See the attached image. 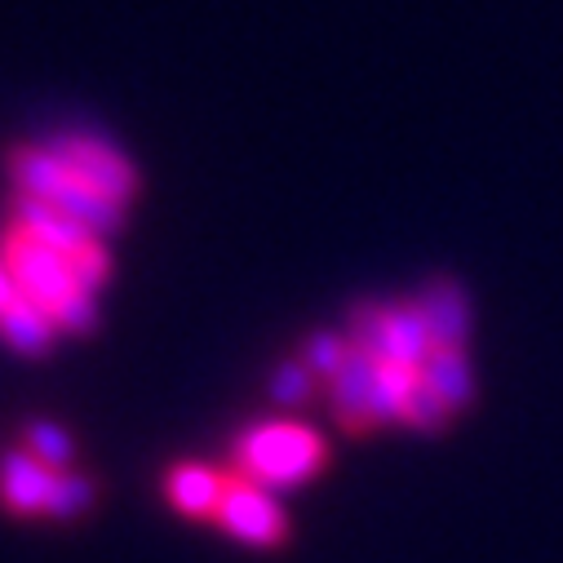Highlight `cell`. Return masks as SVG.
<instances>
[{
    "mask_svg": "<svg viewBox=\"0 0 563 563\" xmlns=\"http://www.w3.org/2000/svg\"><path fill=\"white\" fill-rule=\"evenodd\" d=\"M0 262L10 266V275H14V285L23 289V298L36 302L63 333L85 338V333L98 329L93 289L80 285L71 257L58 253L54 244H45L41 235H32L14 218H10L5 231H0Z\"/></svg>",
    "mask_w": 563,
    "mask_h": 563,
    "instance_id": "cell-1",
    "label": "cell"
},
{
    "mask_svg": "<svg viewBox=\"0 0 563 563\" xmlns=\"http://www.w3.org/2000/svg\"><path fill=\"white\" fill-rule=\"evenodd\" d=\"M5 174H10V183H14L19 196L41 200V205H54L58 213H67L71 222H80L98 240H107V235H115L124 227V205H115V200L89 191L80 178H71L67 165L54 156L49 143H14L5 152Z\"/></svg>",
    "mask_w": 563,
    "mask_h": 563,
    "instance_id": "cell-2",
    "label": "cell"
},
{
    "mask_svg": "<svg viewBox=\"0 0 563 563\" xmlns=\"http://www.w3.org/2000/svg\"><path fill=\"white\" fill-rule=\"evenodd\" d=\"M329 462L324 440L302 421H262L235 440V471L262 488H289L320 475Z\"/></svg>",
    "mask_w": 563,
    "mask_h": 563,
    "instance_id": "cell-3",
    "label": "cell"
},
{
    "mask_svg": "<svg viewBox=\"0 0 563 563\" xmlns=\"http://www.w3.org/2000/svg\"><path fill=\"white\" fill-rule=\"evenodd\" d=\"M54 156L67 165L71 178H80L89 191L115 200V205H133L137 191H143V178H137V169L107 143V137H93V133H58L54 137Z\"/></svg>",
    "mask_w": 563,
    "mask_h": 563,
    "instance_id": "cell-4",
    "label": "cell"
},
{
    "mask_svg": "<svg viewBox=\"0 0 563 563\" xmlns=\"http://www.w3.org/2000/svg\"><path fill=\"white\" fill-rule=\"evenodd\" d=\"M218 528H227L231 537L249 541V545H262V550H279L289 541V519L271 501V493L262 484H253L249 475L240 471H227V493H222V506H218Z\"/></svg>",
    "mask_w": 563,
    "mask_h": 563,
    "instance_id": "cell-5",
    "label": "cell"
},
{
    "mask_svg": "<svg viewBox=\"0 0 563 563\" xmlns=\"http://www.w3.org/2000/svg\"><path fill=\"white\" fill-rule=\"evenodd\" d=\"M63 471H49L27 449L0 453V510L14 519H49V497Z\"/></svg>",
    "mask_w": 563,
    "mask_h": 563,
    "instance_id": "cell-6",
    "label": "cell"
},
{
    "mask_svg": "<svg viewBox=\"0 0 563 563\" xmlns=\"http://www.w3.org/2000/svg\"><path fill=\"white\" fill-rule=\"evenodd\" d=\"M373 368H377V364H373L360 346H351V351H346V360H342V368H338V373H333V382H329L333 417H338V427H342L351 440H360V435H368V431H373V412H368Z\"/></svg>",
    "mask_w": 563,
    "mask_h": 563,
    "instance_id": "cell-7",
    "label": "cell"
},
{
    "mask_svg": "<svg viewBox=\"0 0 563 563\" xmlns=\"http://www.w3.org/2000/svg\"><path fill=\"white\" fill-rule=\"evenodd\" d=\"M421 311H427L431 338L435 346H466L471 338V298L453 275H435L427 289H421Z\"/></svg>",
    "mask_w": 563,
    "mask_h": 563,
    "instance_id": "cell-8",
    "label": "cell"
},
{
    "mask_svg": "<svg viewBox=\"0 0 563 563\" xmlns=\"http://www.w3.org/2000/svg\"><path fill=\"white\" fill-rule=\"evenodd\" d=\"M222 493H227V471H213V466L183 462L165 475V497L187 519H218Z\"/></svg>",
    "mask_w": 563,
    "mask_h": 563,
    "instance_id": "cell-9",
    "label": "cell"
},
{
    "mask_svg": "<svg viewBox=\"0 0 563 563\" xmlns=\"http://www.w3.org/2000/svg\"><path fill=\"white\" fill-rule=\"evenodd\" d=\"M58 333L63 329L36 302H27V298H19L5 316H0V342H5L10 351H19V355H49Z\"/></svg>",
    "mask_w": 563,
    "mask_h": 563,
    "instance_id": "cell-10",
    "label": "cell"
},
{
    "mask_svg": "<svg viewBox=\"0 0 563 563\" xmlns=\"http://www.w3.org/2000/svg\"><path fill=\"white\" fill-rule=\"evenodd\" d=\"M421 377H427L440 399L453 408V412H466L475 404V377H471V360H466V346H435L431 360L421 364Z\"/></svg>",
    "mask_w": 563,
    "mask_h": 563,
    "instance_id": "cell-11",
    "label": "cell"
},
{
    "mask_svg": "<svg viewBox=\"0 0 563 563\" xmlns=\"http://www.w3.org/2000/svg\"><path fill=\"white\" fill-rule=\"evenodd\" d=\"M390 342H395V364H408V368H421L435 351V338H431V324H427V311L421 302H390Z\"/></svg>",
    "mask_w": 563,
    "mask_h": 563,
    "instance_id": "cell-12",
    "label": "cell"
},
{
    "mask_svg": "<svg viewBox=\"0 0 563 563\" xmlns=\"http://www.w3.org/2000/svg\"><path fill=\"white\" fill-rule=\"evenodd\" d=\"M417 377H421V368H408V364H377L373 368V395H368L373 427H390V421L404 427V399H408Z\"/></svg>",
    "mask_w": 563,
    "mask_h": 563,
    "instance_id": "cell-13",
    "label": "cell"
},
{
    "mask_svg": "<svg viewBox=\"0 0 563 563\" xmlns=\"http://www.w3.org/2000/svg\"><path fill=\"white\" fill-rule=\"evenodd\" d=\"M346 342L360 346L373 364H395L390 307H382V302H355L351 307V324H346Z\"/></svg>",
    "mask_w": 563,
    "mask_h": 563,
    "instance_id": "cell-14",
    "label": "cell"
},
{
    "mask_svg": "<svg viewBox=\"0 0 563 563\" xmlns=\"http://www.w3.org/2000/svg\"><path fill=\"white\" fill-rule=\"evenodd\" d=\"M93 501H98V479L89 475V471H63L58 475V484H54V497H49V519L54 523H76V519H85L89 510H93Z\"/></svg>",
    "mask_w": 563,
    "mask_h": 563,
    "instance_id": "cell-15",
    "label": "cell"
},
{
    "mask_svg": "<svg viewBox=\"0 0 563 563\" xmlns=\"http://www.w3.org/2000/svg\"><path fill=\"white\" fill-rule=\"evenodd\" d=\"M19 449H27L49 471H71L76 466V444L58 421H27L23 435H19Z\"/></svg>",
    "mask_w": 563,
    "mask_h": 563,
    "instance_id": "cell-16",
    "label": "cell"
},
{
    "mask_svg": "<svg viewBox=\"0 0 563 563\" xmlns=\"http://www.w3.org/2000/svg\"><path fill=\"white\" fill-rule=\"evenodd\" d=\"M457 412L440 399V390L427 382V377H417L412 382V390H408V399H404V427H412V431H444L449 421H453Z\"/></svg>",
    "mask_w": 563,
    "mask_h": 563,
    "instance_id": "cell-17",
    "label": "cell"
},
{
    "mask_svg": "<svg viewBox=\"0 0 563 563\" xmlns=\"http://www.w3.org/2000/svg\"><path fill=\"white\" fill-rule=\"evenodd\" d=\"M316 386H320V377L302 364V355L279 360L275 373H271V399H275L279 408H302V404H311Z\"/></svg>",
    "mask_w": 563,
    "mask_h": 563,
    "instance_id": "cell-18",
    "label": "cell"
},
{
    "mask_svg": "<svg viewBox=\"0 0 563 563\" xmlns=\"http://www.w3.org/2000/svg\"><path fill=\"white\" fill-rule=\"evenodd\" d=\"M346 351H351V342H346V338H338V333H311V338L298 346L302 364H307L320 382H333V373L342 368Z\"/></svg>",
    "mask_w": 563,
    "mask_h": 563,
    "instance_id": "cell-19",
    "label": "cell"
},
{
    "mask_svg": "<svg viewBox=\"0 0 563 563\" xmlns=\"http://www.w3.org/2000/svg\"><path fill=\"white\" fill-rule=\"evenodd\" d=\"M19 298H23V289L14 285V275H10V266H5V262H0V316H5V311H10V307H14Z\"/></svg>",
    "mask_w": 563,
    "mask_h": 563,
    "instance_id": "cell-20",
    "label": "cell"
}]
</instances>
